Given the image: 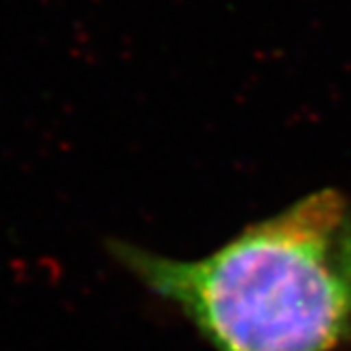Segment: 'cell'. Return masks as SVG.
<instances>
[{
	"mask_svg": "<svg viewBox=\"0 0 351 351\" xmlns=\"http://www.w3.org/2000/svg\"><path fill=\"white\" fill-rule=\"evenodd\" d=\"M108 254L214 351L351 345V204L315 191L202 258L110 239Z\"/></svg>",
	"mask_w": 351,
	"mask_h": 351,
	"instance_id": "cell-1",
	"label": "cell"
}]
</instances>
